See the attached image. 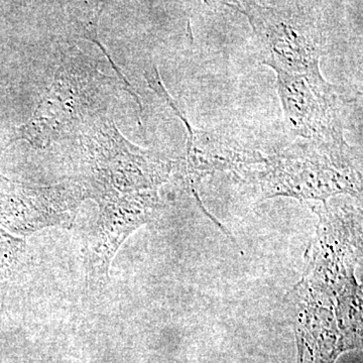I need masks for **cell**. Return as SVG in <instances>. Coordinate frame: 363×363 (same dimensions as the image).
<instances>
[{"label":"cell","mask_w":363,"mask_h":363,"mask_svg":"<svg viewBox=\"0 0 363 363\" xmlns=\"http://www.w3.org/2000/svg\"><path fill=\"white\" fill-rule=\"evenodd\" d=\"M114 81L100 70L99 63L77 47L62 54L52 84L32 117L16 131L11 143L23 140L37 149L70 138L104 116Z\"/></svg>","instance_id":"cell-1"},{"label":"cell","mask_w":363,"mask_h":363,"mask_svg":"<svg viewBox=\"0 0 363 363\" xmlns=\"http://www.w3.org/2000/svg\"><path fill=\"white\" fill-rule=\"evenodd\" d=\"M255 175L267 198L322 200L338 194L362 197V150L341 143L296 140L266 157Z\"/></svg>","instance_id":"cell-2"},{"label":"cell","mask_w":363,"mask_h":363,"mask_svg":"<svg viewBox=\"0 0 363 363\" xmlns=\"http://www.w3.org/2000/svg\"><path fill=\"white\" fill-rule=\"evenodd\" d=\"M80 185L98 203L140 191L157 190L177 162L126 140L111 118L97 117L79 133Z\"/></svg>","instance_id":"cell-3"},{"label":"cell","mask_w":363,"mask_h":363,"mask_svg":"<svg viewBox=\"0 0 363 363\" xmlns=\"http://www.w3.org/2000/svg\"><path fill=\"white\" fill-rule=\"evenodd\" d=\"M224 6L243 14L262 49V63L272 70L322 75L326 35L321 14L311 2L230 1Z\"/></svg>","instance_id":"cell-4"},{"label":"cell","mask_w":363,"mask_h":363,"mask_svg":"<svg viewBox=\"0 0 363 363\" xmlns=\"http://www.w3.org/2000/svg\"><path fill=\"white\" fill-rule=\"evenodd\" d=\"M86 198L75 182L42 186L0 177V227L20 235L47 227L69 228Z\"/></svg>","instance_id":"cell-5"},{"label":"cell","mask_w":363,"mask_h":363,"mask_svg":"<svg viewBox=\"0 0 363 363\" xmlns=\"http://www.w3.org/2000/svg\"><path fill=\"white\" fill-rule=\"evenodd\" d=\"M274 72L286 130L291 135L305 142L345 140L337 95L323 75Z\"/></svg>","instance_id":"cell-6"},{"label":"cell","mask_w":363,"mask_h":363,"mask_svg":"<svg viewBox=\"0 0 363 363\" xmlns=\"http://www.w3.org/2000/svg\"><path fill=\"white\" fill-rule=\"evenodd\" d=\"M145 78L150 87L166 101L186 124L188 130L187 150L186 160L182 162V164L186 180L190 186H194L205 176L218 171L233 172L240 176L255 173V169L266 161V157L259 150L245 147L228 136L192 128L162 85L156 67L145 72Z\"/></svg>","instance_id":"cell-7"},{"label":"cell","mask_w":363,"mask_h":363,"mask_svg":"<svg viewBox=\"0 0 363 363\" xmlns=\"http://www.w3.org/2000/svg\"><path fill=\"white\" fill-rule=\"evenodd\" d=\"M99 216L88 247V271L96 285H104L112 259L123 241L149 222L160 207L157 190L128 193L98 203Z\"/></svg>","instance_id":"cell-8"},{"label":"cell","mask_w":363,"mask_h":363,"mask_svg":"<svg viewBox=\"0 0 363 363\" xmlns=\"http://www.w3.org/2000/svg\"><path fill=\"white\" fill-rule=\"evenodd\" d=\"M105 4H101V2H75V4H69L68 11L72 26L75 30V33H78L81 38H84V39L95 43L100 48L102 52L108 58V61L111 62V66L116 71L119 79L124 83V89L128 91L135 97L136 104H138L140 108H142L140 98L131 89V85L128 79L124 77L123 74L117 68L114 62L112 61L111 57L107 54L106 50L100 43L99 37H98V21H99L100 16H101Z\"/></svg>","instance_id":"cell-9"},{"label":"cell","mask_w":363,"mask_h":363,"mask_svg":"<svg viewBox=\"0 0 363 363\" xmlns=\"http://www.w3.org/2000/svg\"><path fill=\"white\" fill-rule=\"evenodd\" d=\"M25 250V241L0 227V283L13 276Z\"/></svg>","instance_id":"cell-10"}]
</instances>
